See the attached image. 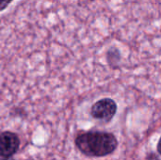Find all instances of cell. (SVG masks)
<instances>
[{
    "label": "cell",
    "instance_id": "cell-1",
    "mask_svg": "<svg viewBox=\"0 0 161 160\" xmlns=\"http://www.w3.org/2000/svg\"><path fill=\"white\" fill-rule=\"evenodd\" d=\"M76 148L85 156L91 157H104L113 154L118 147L116 137L109 132L89 131L75 138Z\"/></svg>",
    "mask_w": 161,
    "mask_h": 160
},
{
    "label": "cell",
    "instance_id": "cell-2",
    "mask_svg": "<svg viewBox=\"0 0 161 160\" xmlns=\"http://www.w3.org/2000/svg\"><path fill=\"white\" fill-rule=\"evenodd\" d=\"M117 111L116 103L109 98H105L96 102L91 109L92 116L99 121L108 123L112 120Z\"/></svg>",
    "mask_w": 161,
    "mask_h": 160
},
{
    "label": "cell",
    "instance_id": "cell-3",
    "mask_svg": "<svg viewBox=\"0 0 161 160\" xmlns=\"http://www.w3.org/2000/svg\"><path fill=\"white\" fill-rule=\"evenodd\" d=\"M19 137L10 131L0 133V155L5 157H13L20 148Z\"/></svg>",
    "mask_w": 161,
    "mask_h": 160
},
{
    "label": "cell",
    "instance_id": "cell-5",
    "mask_svg": "<svg viewBox=\"0 0 161 160\" xmlns=\"http://www.w3.org/2000/svg\"><path fill=\"white\" fill-rule=\"evenodd\" d=\"M0 160H14L12 158V157H5V156H1L0 155Z\"/></svg>",
    "mask_w": 161,
    "mask_h": 160
},
{
    "label": "cell",
    "instance_id": "cell-4",
    "mask_svg": "<svg viewBox=\"0 0 161 160\" xmlns=\"http://www.w3.org/2000/svg\"><path fill=\"white\" fill-rule=\"evenodd\" d=\"M12 0H0V11L5 9Z\"/></svg>",
    "mask_w": 161,
    "mask_h": 160
}]
</instances>
